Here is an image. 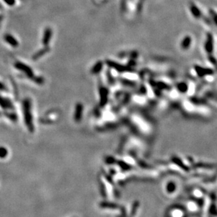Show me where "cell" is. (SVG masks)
Here are the masks:
<instances>
[{"label":"cell","mask_w":217,"mask_h":217,"mask_svg":"<svg viewBox=\"0 0 217 217\" xmlns=\"http://www.w3.org/2000/svg\"><path fill=\"white\" fill-rule=\"evenodd\" d=\"M139 206V202H136L133 204V207H132V213H131V216H134V214L136 211V209H137L138 206Z\"/></svg>","instance_id":"obj_10"},{"label":"cell","mask_w":217,"mask_h":217,"mask_svg":"<svg viewBox=\"0 0 217 217\" xmlns=\"http://www.w3.org/2000/svg\"><path fill=\"white\" fill-rule=\"evenodd\" d=\"M23 112H24V118L25 121L28 128L30 132H33L34 127L32 125V117L31 113V104L28 100L24 101L23 103Z\"/></svg>","instance_id":"obj_1"},{"label":"cell","mask_w":217,"mask_h":217,"mask_svg":"<svg viewBox=\"0 0 217 217\" xmlns=\"http://www.w3.org/2000/svg\"><path fill=\"white\" fill-rule=\"evenodd\" d=\"M5 41H6L7 43H9V45H11L12 47H16L18 45L17 40L14 38V37L11 35H6L4 36Z\"/></svg>","instance_id":"obj_3"},{"label":"cell","mask_w":217,"mask_h":217,"mask_svg":"<svg viewBox=\"0 0 217 217\" xmlns=\"http://www.w3.org/2000/svg\"><path fill=\"white\" fill-rule=\"evenodd\" d=\"M0 89H4V85L2 83H0Z\"/></svg>","instance_id":"obj_13"},{"label":"cell","mask_w":217,"mask_h":217,"mask_svg":"<svg viewBox=\"0 0 217 217\" xmlns=\"http://www.w3.org/2000/svg\"><path fill=\"white\" fill-rule=\"evenodd\" d=\"M15 66H16L18 70H21V71H23V72H24L25 74H26L29 78H32V76H33V72H32L31 69H30V67L27 66L25 65L24 64H23V63L18 62L17 64H15Z\"/></svg>","instance_id":"obj_2"},{"label":"cell","mask_w":217,"mask_h":217,"mask_svg":"<svg viewBox=\"0 0 217 217\" xmlns=\"http://www.w3.org/2000/svg\"><path fill=\"white\" fill-rule=\"evenodd\" d=\"M8 155V151L5 147H0V158L4 159Z\"/></svg>","instance_id":"obj_8"},{"label":"cell","mask_w":217,"mask_h":217,"mask_svg":"<svg viewBox=\"0 0 217 217\" xmlns=\"http://www.w3.org/2000/svg\"><path fill=\"white\" fill-rule=\"evenodd\" d=\"M197 167H206V168H212V166L207 165V164H198L196 165Z\"/></svg>","instance_id":"obj_12"},{"label":"cell","mask_w":217,"mask_h":217,"mask_svg":"<svg viewBox=\"0 0 217 217\" xmlns=\"http://www.w3.org/2000/svg\"><path fill=\"white\" fill-rule=\"evenodd\" d=\"M0 105L4 108H10L12 107L11 103L10 102V101L6 99H3L2 97H0Z\"/></svg>","instance_id":"obj_5"},{"label":"cell","mask_w":217,"mask_h":217,"mask_svg":"<svg viewBox=\"0 0 217 217\" xmlns=\"http://www.w3.org/2000/svg\"><path fill=\"white\" fill-rule=\"evenodd\" d=\"M51 37V31L49 29H47L44 32V37L42 39V42L44 45H47L50 42V39Z\"/></svg>","instance_id":"obj_4"},{"label":"cell","mask_w":217,"mask_h":217,"mask_svg":"<svg viewBox=\"0 0 217 217\" xmlns=\"http://www.w3.org/2000/svg\"><path fill=\"white\" fill-rule=\"evenodd\" d=\"M47 51V49H42V50H40L39 52H37V53H36L34 56H33V59H39V58L40 57H42V55H44L45 53H46Z\"/></svg>","instance_id":"obj_9"},{"label":"cell","mask_w":217,"mask_h":217,"mask_svg":"<svg viewBox=\"0 0 217 217\" xmlns=\"http://www.w3.org/2000/svg\"><path fill=\"white\" fill-rule=\"evenodd\" d=\"M100 206L103 208H117V205L113 203H108V202H102L100 204Z\"/></svg>","instance_id":"obj_7"},{"label":"cell","mask_w":217,"mask_h":217,"mask_svg":"<svg viewBox=\"0 0 217 217\" xmlns=\"http://www.w3.org/2000/svg\"><path fill=\"white\" fill-rule=\"evenodd\" d=\"M173 161H174V162L175 164H176L177 165H178L181 168H183V169L185 170V171H188V167H186L185 165H183V163L181 162V161L180 160H178V158H174Z\"/></svg>","instance_id":"obj_6"},{"label":"cell","mask_w":217,"mask_h":217,"mask_svg":"<svg viewBox=\"0 0 217 217\" xmlns=\"http://www.w3.org/2000/svg\"><path fill=\"white\" fill-rule=\"evenodd\" d=\"M174 190H175V185H174V184L172 183H171L169 184L168 187H167V190H168V192H170V193H171V192H173Z\"/></svg>","instance_id":"obj_11"}]
</instances>
